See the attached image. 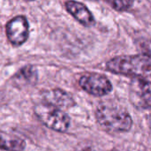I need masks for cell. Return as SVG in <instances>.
Instances as JSON below:
<instances>
[{"mask_svg":"<svg viewBox=\"0 0 151 151\" xmlns=\"http://www.w3.org/2000/svg\"><path fill=\"white\" fill-rule=\"evenodd\" d=\"M96 118L99 125L109 132H127L133 125L129 112L112 102L100 104L96 111Z\"/></svg>","mask_w":151,"mask_h":151,"instance_id":"cell-1","label":"cell"},{"mask_svg":"<svg viewBox=\"0 0 151 151\" xmlns=\"http://www.w3.org/2000/svg\"><path fill=\"white\" fill-rule=\"evenodd\" d=\"M107 69L116 74L134 78L151 76V56L139 54L134 56H120L107 63Z\"/></svg>","mask_w":151,"mask_h":151,"instance_id":"cell-2","label":"cell"},{"mask_svg":"<svg viewBox=\"0 0 151 151\" xmlns=\"http://www.w3.org/2000/svg\"><path fill=\"white\" fill-rule=\"evenodd\" d=\"M34 112L45 127L53 131L64 133L70 127L71 120L69 116L61 109L46 103L36 104L34 108Z\"/></svg>","mask_w":151,"mask_h":151,"instance_id":"cell-3","label":"cell"},{"mask_svg":"<svg viewBox=\"0 0 151 151\" xmlns=\"http://www.w3.org/2000/svg\"><path fill=\"white\" fill-rule=\"evenodd\" d=\"M129 98L138 109L151 108V82L143 78H135L130 85Z\"/></svg>","mask_w":151,"mask_h":151,"instance_id":"cell-4","label":"cell"},{"mask_svg":"<svg viewBox=\"0 0 151 151\" xmlns=\"http://www.w3.org/2000/svg\"><path fill=\"white\" fill-rule=\"evenodd\" d=\"M79 83L83 90L96 96L107 95L112 89L111 83L107 77L95 73L84 74L80 79Z\"/></svg>","mask_w":151,"mask_h":151,"instance_id":"cell-5","label":"cell"},{"mask_svg":"<svg viewBox=\"0 0 151 151\" xmlns=\"http://www.w3.org/2000/svg\"><path fill=\"white\" fill-rule=\"evenodd\" d=\"M29 25L26 17L19 15L6 24V35L13 46L22 45L28 38Z\"/></svg>","mask_w":151,"mask_h":151,"instance_id":"cell-6","label":"cell"},{"mask_svg":"<svg viewBox=\"0 0 151 151\" xmlns=\"http://www.w3.org/2000/svg\"><path fill=\"white\" fill-rule=\"evenodd\" d=\"M44 103L57 108H71L75 105L73 96L66 91L60 88L45 90L42 93Z\"/></svg>","mask_w":151,"mask_h":151,"instance_id":"cell-7","label":"cell"},{"mask_svg":"<svg viewBox=\"0 0 151 151\" xmlns=\"http://www.w3.org/2000/svg\"><path fill=\"white\" fill-rule=\"evenodd\" d=\"M65 8L80 23L86 27H91L95 24V19L91 12L83 4L77 1H67Z\"/></svg>","mask_w":151,"mask_h":151,"instance_id":"cell-8","label":"cell"},{"mask_svg":"<svg viewBox=\"0 0 151 151\" xmlns=\"http://www.w3.org/2000/svg\"><path fill=\"white\" fill-rule=\"evenodd\" d=\"M26 142L13 134L0 131V150L5 151H23Z\"/></svg>","mask_w":151,"mask_h":151,"instance_id":"cell-9","label":"cell"},{"mask_svg":"<svg viewBox=\"0 0 151 151\" xmlns=\"http://www.w3.org/2000/svg\"><path fill=\"white\" fill-rule=\"evenodd\" d=\"M38 79L37 70L33 65H27L21 68L14 76L15 82L20 85H34Z\"/></svg>","mask_w":151,"mask_h":151,"instance_id":"cell-10","label":"cell"},{"mask_svg":"<svg viewBox=\"0 0 151 151\" xmlns=\"http://www.w3.org/2000/svg\"><path fill=\"white\" fill-rule=\"evenodd\" d=\"M105 1L108 4H110L112 8L119 12L128 10L129 8L132 7L134 2V0H105Z\"/></svg>","mask_w":151,"mask_h":151,"instance_id":"cell-11","label":"cell"},{"mask_svg":"<svg viewBox=\"0 0 151 151\" xmlns=\"http://www.w3.org/2000/svg\"><path fill=\"white\" fill-rule=\"evenodd\" d=\"M73 151H96L91 144H80Z\"/></svg>","mask_w":151,"mask_h":151,"instance_id":"cell-12","label":"cell"},{"mask_svg":"<svg viewBox=\"0 0 151 151\" xmlns=\"http://www.w3.org/2000/svg\"><path fill=\"white\" fill-rule=\"evenodd\" d=\"M27 1H33V0H27Z\"/></svg>","mask_w":151,"mask_h":151,"instance_id":"cell-13","label":"cell"}]
</instances>
